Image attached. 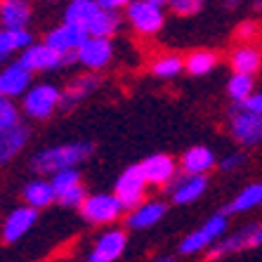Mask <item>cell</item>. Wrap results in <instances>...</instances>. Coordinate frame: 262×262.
I'll list each match as a JSON object with an SVG mask.
<instances>
[{
    "instance_id": "6da1fadb",
    "label": "cell",
    "mask_w": 262,
    "mask_h": 262,
    "mask_svg": "<svg viewBox=\"0 0 262 262\" xmlns=\"http://www.w3.org/2000/svg\"><path fill=\"white\" fill-rule=\"evenodd\" d=\"M92 151H95L92 142H69V144L48 146L31 159V168L40 175H55L57 170H64V168H78L90 159Z\"/></svg>"
},
{
    "instance_id": "7a4b0ae2",
    "label": "cell",
    "mask_w": 262,
    "mask_h": 262,
    "mask_svg": "<svg viewBox=\"0 0 262 262\" xmlns=\"http://www.w3.org/2000/svg\"><path fill=\"white\" fill-rule=\"evenodd\" d=\"M227 227H229V220H227V213H215L203 222L199 229H194L191 234L180 241L177 250L182 255H196V253H206L213 244H217L220 238L227 234Z\"/></svg>"
},
{
    "instance_id": "3957f363",
    "label": "cell",
    "mask_w": 262,
    "mask_h": 262,
    "mask_svg": "<svg viewBox=\"0 0 262 262\" xmlns=\"http://www.w3.org/2000/svg\"><path fill=\"white\" fill-rule=\"evenodd\" d=\"M59 99H61L59 88L50 85V83H38V85H31L26 90V95L21 97V109L33 121H48L59 109Z\"/></svg>"
},
{
    "instance_id": "277c9868",
    "label": "cell",
    "mask_w": 262,
    "mask_h": 262,
    "mask_svg": "<svg viewBox=\"0 0 262 262\" xmlns=\"http://www.w3.org/2000/svg\"><path fill=\"white\" fill-rule=\"evenodd\" d=\"M78 210L90 225H111L125 213L116 194H88V199Z\"/></svg>"
},
{
    "instance_id": "5b68a950",
    "label": "cell",
    "mask_w": 262,
    "mask_h": 262,
    "mask_svg": "<svg viewBox=\"0 0 262 262\" xmlns=\"http://www.w3.org/2000/svg\"><path fill=\"white\" fill-rule=\"evenodd\" d=\"M229 130H232L234 140L244 146L262 144V114L257 111L244 109L241 104H234L229 111Z\"/></svg>"
},
{
    "instance_id": "8992f818",
    "label": "cell",
    "mask_w": 262,
    "mask_h": 262,
    "mask_svg": "<svg viewBox=\"0 0 262 262\" xmlns=\"http://www.w3.org/2000/svg\"><path fill=\"white\" fill-rule=\"evenodd\" d=\"M125 19L142 36H154L165 24L163 7L151 5L149 0H130L128 7H125Z\"/></svg>"
},
{
    "instance_id": "52a82bcc",
    "label": "cell",
    "mask_w": 262,
    "mask_h": 262,
    "mask_svg": "<svg viewBox=\"0 0 262 262\" xmlns=\"http://www.w3.org/2000/svg\"><path fill=\"white\" fill-rule=\"evenodd\" d=\"M146 184L149 182H146L144 172H142V165L135 163L121 172V177L116 180V187H114V194L121 199L125 210H135L142 201H146L144 199Z\"/></svg>"
},
{
    "instance_id": "ba28073f",
    "label": "cell",
    "mask_w": 262,
    "mask_h": 262,
    "mask_svg": "<svg viewBox=\"0 0 262 262\" xmlns=\"http://www.w3.org/2000/svg\"><path fill=\"white\" fill-rule=\"evenodd\" d=\"M111 59H114L111 38L90 36L78 48V64H83L88 71H102V69H106L111 64Z\"/></svg>"
},
{
    "instance_id": "9c48e42d",
    "label": "cell",
    "mask_w": 262,
    "mask_h": 262,
    "mask_svg": "<svg viewBox=\"0 0 262 262\" xmlns=\"http://www.w3.org/2000/svg\"><path fill=\"white\" fill-rule=\"evenodd\" d=\"M19 61L24 64L29 71H52V69H59L64 67V55H61L59 50H55L52 45L43 43H33L29 45L26 50H21V57Z\"/></svg>"
},
{
    "instance_id": "30bf717a",
    "label": "cell",
    "mask_w": 262,
    "mask_h": 262,
    "mask_svg": "<svg viewBox=\"0 0 262 262\" xmlns=\"http://www.w3.org/2000/svg\"><path fill=\"white\" fill-rule=\"evenodd\" d=\"M38 222V208L33 206H17L12 213L5 217L3 222V241L5 244H17L26 234L33 229V225Z\"/></svg>"
},
{
    "instance_id": "8fae6325",
    "label": "cell",
    "mask_w": 262,
    "mask_h": 262,
    "mask_svg": "<svg viewBox=\"0 0 262 262\" xmlns=\"http://www.w3.org/2000/svg\"><path fill=\"white\" fill-rule=\"evenodd\" d=\"M128 248V234L123 229H109L95 241L88 262H116Z\"/></svg>"
},
{
    "instance_id": "7c38bea8",
    "label": "cell",
    "mask_w": 262,
    "mask_h": 262,
    "mask_svg": "<svg viewBox=\"0 0 262 262\" xmlns=\"http://www.w3.org/2000/svg\"><path fill=\"white\" fill-rule=\"evenodd\" d=\"M88 38H90V31H88V26L69 24V21H64V24L55 26L52 31H48L45 43L52 45L55 50H59L61 55H67V52L78 50L80 45L88 40Z\"/></svg>"
},
{
    "instance_id": "4fadbf2b",
    "label": "cell",
    "mask_w": 262,
    "mask_h": 262,
    "mask_svg": "<svg viewBox=\"0 0 262 262\" xmlns=\"http://www.w3.org/2000/svg\"><path fill=\"white\" fill-rule=\"evenodd\" d=\"M208 189V177L206 175H194V172H182V175L172 180V203L177 206H189V203L199 201Z\"/></svg>"
},
{
    "instance_id": "5bb4252c",
    "label": "cell",
    "mask_w": 262,
    "mask_h": 262,
    "mask_svg": "<svg viewBox=\"0 0 262 262\" xmlns=\"http://www.w3.org/2000/svg\"><path fill=\"white\" fill-rule=\"evenodd\" d=\"M99 83H102V78H99L95 71L85 73V76H78V78L73 80V83H69L67 90H61V99H59V109L61 111H71L76 109L83 99H88L92 95V92L99 88Z\"/></svg>"
},
{
    "instance_id": "9a60e30c",
    "label": "cell",
    "mask_w": 262,
    "mask_h": 262,
    "mask_svg": "<svg viewBox=\"0 0 262 262\" xmlns=\"http://www.w3.org/2000/svg\"><path fill=\"white\" fill-rule=\"evenodd\" d=\"M31 78H33V71H29L17 59L14 64H7L0 71V90L5 97H24L26 90L31 88Z\"/></svg>"
},
{
    "instance_id": "2e32d148",
    "label": "cell",
    "mask_w": 262,
    "mask_h": 262,
    "mask_svg": "<svg viewBox=\"0 0 262 262\" xmlns=\"http://www.w3.org/2000/svg\"><path fill=\"white\" fill-rule=\"evenodd\" d=\"M142 172H144L146 182L156 184V187H163V184L172 182L177 172V163L170 154H151L149 159L142 161Z\"/></svg>"
},
{
    "instance_id": "e0dca14e",
    "label": "cell",
    "mask_w": 262,
    "mask_h": 262,
    "mask_svg": "<svg viewBox=\"0 0 262 262\" xmlns=\"http://www.w3.org/2000/svg\"><path fill=\"white\" fill-rule=\"evenodd\" d=\"M165 210H168V206L163 201H142L135 210L125 215V229H135V232L151 229L154 225H159L163 220Z\"/></svg>"
},
{
    "instance_id": "ac0fdd59",
    "label": "cell",
    "mask_w": 262,
    "mask_h": 262,
    "mask_svg": "<svg viewBox=\"0 0 262 262\" xmlns=\"http://www.w3.org/2000/svg\"><path fill=\"white\" fill-rule=\"evenodd\" d=\"M31 140V130L24 123H17L14 128L0 130V165H7L10 161H14L19 154L26 149Z\"/></svg>"
},
{
    "instance_id": "d6986e66",
    "label": "cell",
    "mask_w": 262,
    "mask_h": 262,
    "mask_svg": "<svg viewBox=\"0 0 262 262\" xmlns=\"http://www.w3.org/2000/svg\"><path fill=\"white\" fill-rule=\"evenodd\" d=\"M33 17L29 0H3L0 5V24L3 29H26Z\"/></svg>"
},
{
    "instance_id": "ffe728a7",
    "label": "cell",
    "mask_w": 262,
    "mask_h": 262,
    "mask_svg": "<svg viewBox=\"0 0 262 262\" xmlns=\"http://www.w3.org/2000/svg\"><path fill=\"white\" fill-rule=\"evenodd\" d=\"M180 165H182V172L206 175V172H210L215 165H217V159H215L213 149L199 144V146H191V149H187V151L182 154Z\"/></svg>"
},
{
    "instance_id": "44dd1931",
    "label": "cell",
    "mask_w": 262,
    "mask_h": 262,
    "mask_svg": "<svg viewBox=\"0 0 262 262\" xmlns=\"http://www.w3.org/2000/svg\"><path fill=\"white\" fill-rule=\"evenodd\" d=\"M21 196H24V201L29 203V206L38 208V210H43V208L52 206V203L57 201L55 184L50 182V180H31L24 187Z\"/></svg>"
},
{
    "instance_id": "7402d4cb",
    "label": "cell",
    "mask_w": 262,
    "mask_h": 262,
    "mask_svg": "<svg viewBox=\"0 0 262 262\" xmlns=\"http://www.w3.org/2000/svg\"><path fill=\"white\" fill-rule=\"evenodd\" d=\"M33 43V33L29 29H3L0 33V64H5L12 52H21Z\"/></svg>"
},
{
    "instance_id": "603a6c76",
    "label": "cell",
    "mask_w": 262,
    "mask_h": 262,
    "mask_svg": "<svg viewBox=\"0 0 262 262\" xmlns=\"http://www.w3.org/2000/svg\"><path fill=\"white\" fill-rule=\"evenodd\" d=\"M244 248H248V227L241 229V232H236V234H225L217 244L210 246V248H208V260L234 255V253H241Z\"/></svg>"
},
{
    "instance_id": "cb8c5ba5",
    "label": "cell",
    "mask_w": 262,
    "mask_h": 262,
    "mask_svg": "<svg viewBox=\"0 0 262 262\" xmlns=\"http://www.w3.org/2000/svg\"><path fill=\"white\" fill-rule=\"evenodd\" d=\"M257 206H262V182H253L248 187H244V191H238L234 196V201L225 208V213L238 215V213H246V210H253Z\"/></svg>"
},
{
    "instance_id": "d4e9b609",
    "label": "cell",
    "mask_w": 262,
    "mask_h": 262,
    "mask_svg": "<svg viewBox=\"0 0 262 262\" xmlns=\"http://www.w3.org/2000/svg\"><path fill=\"white\" fill-rule=\"evenodd\" d=\"M262 67V52L253 45H241L238 50H234L232 55V69L236 73H250L255 76Z\"/></svg>"
},
{
    "instance_id": "484cf974",
    "label": "cell",
    "mask_w": 262,
    "mask_h": 262,
    "mask_svg": "<svg viewBox=\"0 0 262 262\" xmlns=\"http://www.w3.org/2000/svg\"><path fill=\"white\" fill-rule=\"evenodd\" d=\"M99 10H102V7H99L97 0H71L67 5V10H64V21L88 26Z\"/></svg>"
},
{
    "instance_id": "4316f807",
    "label": "cell",
    "mask_w": 262,
    "mask_h": 262,
    "mask_svg": "<svg viewBox=\"0 0 262 262\" xmlns=\"http://www.w3.org/2000/svg\"><path fill=\"white\" fill-rule=\"evenodd\" d=\"M121 21H123V17L116 10H99V12L92 17L90 24H88V31H90V36L111 38L121 29Z\"/></svg>"
},
{
    "instance_id": "83f0119b",
    "label": "cell",
    "mask_w": 262,
    "mask_h": 262,
    "mask_svg": "<svg viewBox=\"0 0 262 262\" xmlns=\"http://www.w3.org/2000/svg\"><path fill=\"white\" fill-rule=\"evenodd\" d=\"M253 92H255V78H253L250 73H236L234 71V76L229 78V83H227V95L232 97V102L234 104H244Z\"/></svg>"
},
{
    "instance_id": "f1b7e54d",
    "label": "cell",
    "mask_w": 262,
    "mask_h": 262,
    "mask_svg": "<svg viewBox=\"0 0 262 262\" xmlns=\"http://www.w3.org/2000/svg\"><path fill=\"white\" fill-rule=\"evenodd\" d=\"M182 71H184V59L182 57H177V55H165V57H161V59H156L151 64V73L161 80L177 78Z\"/></svg>"
},
{
    "instance_id": "f546056e",
    "label": "cell",
    "mask_w": 262,
    "mask_h": 262,
    "mask_svg": "<svg viewBox=\"0 0 262 262\" xmlns=\"http://www.w3.org/2000/svg\"><path fill=\"white\" fill-rule=\"evenodd\" d=\"M215 64H217V55H215V52L199 50V52H194V55L187 57L184 69H187L191 76H206V73H210L215 69Z\"/></svg>"
},
{
    "instance_id": "4dcf8cb0",
    "label": "cell",
    "mask_w": 262,
    "mask_h": 262,
    "mask_svg": "<svg viewBox=\"0 0 262 262\" xmlns=\"http://www.w3.org/2000/svg\"><path fill=\"white\" fill-rule=\"evenodd\" d=\"M50 182L55 184V191H57V196H59L67 189L80 184V172H78V168H64V170H57L55 175L50 177Z\"/></svg>"
},
{
    "instance_id": "1f68e13d",
    "label": "cell",
    "mask_w": 262,
    "mask_h": 262,
    "mask_svg": "<svg viewBox=\"0 0 262 262\" xmlns=\"http://www.w3.org/2000/svg\"><path fill=\"white\" fill-rule=\"evenodd\" d=\"M19 121V109L17 104L12 102V97H5L0 95V130H7V128H14Z\"/></svg>"
},
{
    "instance_id": "d6a6232c",
    "label": "cell",
    "mask_w": 262,
    "mask_h": 262,
    "mask_svg": "<svg viewBox=\"0 0 262 262\" xmlns=\"http://www.w3.org/2000/svg\"><path fill=\"white\" fill-rule=\"evenodd\" d=\"M85 199H88V191H85V187H83V182H80V184H76V187H71V189H67L64 194L57 196V203L64 208H80Z\"/></svg>"
},
{
    "instance_id": "836d02e7",
    "label": "cell",
    "mask_w": 262,
    "mask_h": 262,
    "mask_svg": "<svg viewBox=\"0 0 262 262\" xmlns=\"http://www.w3.org/2000/svg\"><path fill=\"white\" fill-rule=\"evenodd\" d=\"M168 7L177 17H194L196 12H201L203 0H168Z\"/></svg>"
},
{
    "instance_id": "e575fe53",
    "label": "cell",
    "mask_w": 262,
    "mask_h": 262,
    "mask_svg": "<svg viewBox=\"0 0 262 262\" xmlns=\"http://www.w3.org/2000/svg\"><path fill=\"white\" fill-rule=\"evenodd\" d=\"M244 163H246V154L234 151V154H227V156L220 161L217 165H220V170H222V172H234V170H238Z\"/></svg>"
},
{
    "instance_id": "d590c367",
    "label": "cell",
    "mask_w": 262,
    "mask_h": 262,
    "mask_svg": "<svg viewBox=\"0 0 262 262\" xmlns=\"http://www.w3.org/2000/svg\"><path fill=\"white\" fill-rule=\"evenodd\" d=\"M262 246V222L248 227V248H257Z\"/></svg>"
},
{
    "instance_id": "8d00e7d4",
    "label": "cell",
    "mask_w": 262,
    "mask_h": 262,
    "mask_svg": "<svg viewBox=\"0 0 262 262\" xmlns=\"http://www.w3.org/2000/svg\"><path fill=\"white\" fill-rule=\"evenodd\" d=\"M244 109H250V111H257V114H262V92H253L248 99H246L244 104H241Z\"/></svg>"
},
{
    "instance_id": "74e56055",
    "label": "cell",
    "mask_w": 262,
    "mask_h": 262,
    "mask_svg": "<svg viewBox=\"0 0 262 262\" xmlns=\"http://www.w3.org/2000/svg\"><path fill=\"white\" fill-rule=\"evenodd\" d=\"M257 33V26L253 24V21H246V24H241L238 26V31H236V36L238 38H244V40H250V38Z\"/></svg>"
},
{
    "instance_id": "f35d334b",
    "label": "cell",
    "mask_w": 262,
    "mask_h": 262,
    "mask_svg": "<svg viewBox=\"0 0 262 262\" xmlns=\"http://www.w3.org/2000/svg\"><path fill=\"white\" fill-rule=\"evenodd\" d=\"M99 3V7H102V10H125V7H128V3L130 0H97Z\"/></svg>"
},
{
    "instance_id": "ab89813d",
    "label": "cell",
    "mask_w": 262,
    "mask_h": 262,
    "mask_svg": "<svg viewBox=\"0 0 262 262\" xmlns=\"http://www.w3.org/2000/svg\"><path fill=\"white\" fill-rule=\"evenodd\" d=\"M151 262H175V257H172V255H163V257H156V260H151Z\"/></svg>"
},
{
    "instance_id": "60d3db41",
    "label": "cell",
    "mask_w": 262,
    "mask_h": 262,
    "mask_svg": "<svg viewBox=\"0 0 262 262\" xmlns=\"http://www.w3.org/2000/svg\"><path fill=\"white\" fill-rule=\"evenodd\" d=\"M149 3L156 7H168V0H149Z\"/></svg>"
},
{
    "instance_id": "b9f144b4",
    "label": "cell",
    "mask_w": 262,
    "mask_h": 262,
    "mask_svg": "<svg viewBox=\"0 0 262 262\" xmlns=\"http://www.w3.org/2000/svg\"><path fill=\"white\" fill-rule=\"evenodd\" d=\"M0 33H3V24H0Z\"/></svg>"
},
{
    "instance_id": "7bdbcfd3",
    "label": "cell",
    "mask_w": 262,
    "mask_h": 262,
    "mask_svg": "<svg viewBox=\"0 0 262 262\" xmlns=\"http://www.w3.org/2000/svg\"><path fill=\"white\" fill-rule=\"evenodd\" d=\"M48 3H55V0H48Z\"/></svg>"
},
{
    "instance_id": "ee69618b",
    "label": "cell",
    "mask_w": 262,
    "mask_h": 262,
    "mask_svg": "<svg viewBox=\"0 0 262 262\" xmlns=\"http://www.w3.org/2000/svg\"><path fill=\"white\" fill-rule=\"evenodd\" d=\"M0 5H3V0H0Z\"/></svg>"
},
{
    "instance_id": "f6af8a7d",
    "label": "cell",
    "mask_w": 262,
    "mask_h": 262,
    "mask_svg": "<svg viewBox=\"0 0 262 262\" xmlns=\"http://www.w3.org/2000/svg\"><path fill=\"white\" fill-rule=\"evenodd\" d=\"M0 95H3V90H0Z\"/></svg>"
}]
</instances>
